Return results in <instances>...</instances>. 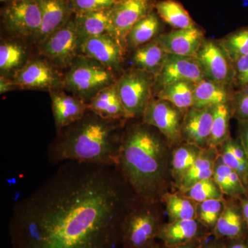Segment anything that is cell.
<instances>
[{"label": "cell", "instance_id": "cell-1", "mask_svg": "<svg viewBox=\"0 0 248 248\" xmlns=\"http://www.w3.org/2000/svg\"><path fill=\"white\" fill-rule=\"evenodd\" d=\"M138 200L115 166L62 163L15 204L11 248H117L124 218Z\"/></svg>", "mask_w": 248, "mask_h": 248}, {"label": "cell", "instance_id": "cell-2", "mask_svg": "<svg viewBox=\"0 0 248 248\" xmlns=\"http://www.w3.org/2000/svg\"><path fill=\"white\" fill-rule=\"evenodd\" d=\"M169 146L158 130L143 122L124 129L116 167L140 200L161 202L167 192Z\"/></svg>", "mask_w": 248, "mask_h": 248}, {"label": "cell", "instance_id": "cell-3", "mask_svg": "<svg viewBox=\"0 0 248 248\" xmlns=\"http://www.w3.org/2000/svg\"><path fill=\"white\" fill-rule=\"evenodd\" d=\"M125 120H105L89 110L82 118L58 132L48 147V161L117 166Z\"/></svg>", "mask_w": 248, "mask_h": 248}, {"label": "cell", "instance_id": "cell-4", "mask_svg": "<svg viewBox=\"0 0 248 248\" xmlns=\"http://www.w3.org/2000/svg\"><path fill=\"white\" fill-rule=\"evenodd\" d=\"M159 202L140 200L124 218L121 234L123 248H156L157 235L162 226Z\"/></svg>", "mask_w": 248, "mask_h": 248}, {"label": "cell", "instance_id": "cell-5", "mask_svg": "<svg viewBox=\"0 0 248 248\" xmlns=\"http://www.w3.org/2000/svg\"><path fill=\"white\" fill-rule=\"evenodd\" d=\"M114 73L99 62L79 55L63 77V88L89 104L97 93L115 84Z\"/></svg>", "mask_w": 248, "mask_h": 248}, {"label": "cell", "instance_id": "cell-6", "mask_svg": "<svg viewBox=\"0 0 248 248\" xmlns=\"http://www.w3.org/2000/svg\"><path fill=\"white\" fill-rule=\"evenodd\" d=\"M155 77L133 68L116 81L121 100L129 119L142 117L153 98Z\"/></svg>", "mask_w": 248, "mask_h": 248}, {"label": "cell", "instance_id": "cell-7", "mask_svg": "<svg viewBox=\"0 0 248 248\" xmlns=\"http://www.w3.org/2000/svg\"><path fill=\"white\" fill-rule=\"evenodd\" d=\"M79 47L74 14L64 26L41 44L40 50L52 64L63 68L71 66L79 55Z\"/></svg>", "mask_w": 248, "mask_h": 248}, {"label": "cell", "instance_id": "cell-8", "mask_svg": "<svg viewBox=\"0 0 248 248\" xmlns=\"http://www.w3.org/2000/svg\"><path fill=\"white\" fill-rule=\"evenodd\" d=\"M185 112L166 100L153 97L142 116V122L154 127L167 140L170 146L183 141L182 127Z\"/></svg>", "mask_w": 248, "mask_h": 248}, {"label": "cell", "instance_id": "cell-9", "mask_svg": "<svg viewBox=\"0 0 248 248\" xmlns=\"http://www.w3.org/2000/svg\"><path fill=\"white\" fill-rule=\"evenodd\" d=\"M206 79L232 86L234 63L219 40L205 38L193 57Z\"/></svg>", "mask_w": 248, "mask_h": 248}, {"label": "cell", "instance_id": "cell-10", "mask_svg": "<svg viewBox=\"0 0 248 248\" xmlns=\"http://www.w3.org/2000/svg\"><path fill=\"white\" fill-rule=\"evenodd\" d=\"M2 22L11 33L37 38L42 14L37 0H13L1 11Z\"/></svg>", "mask_w": 248, "mask_h": 248}, {"label": "cell", "instance_id": "cell-11", "mask_svg": "<svg viewBox=\"0 0 248 248\" xmlns=\"http://www.w3.org/2000/svg\"><path fill=\"white\" fill-rule=\"evenodd\" d=\"M15 84L18 89L56 90L63 88V77L49 61L35 59L27 62L14 73Z\"/></svg>", "mask_w": 248, "mask_h": 248}, {"label": "cell", "instance_id": "cell-12", "mask_svg": "<svg viewBox=\"0 0 248 248\" xmlns=\"http://www.w3.org/2000/svg\"><path fill=\"white\" fill-rule=\"evenodd\" d=\"M126 46L112 34L91 37L85 41L79 48V55L99 62L114 72H118L124 62Z\"/></svg>", "mask_w": 248, "mask_h": 248}, {"label": "cell", "instance_id": "cell-13", "mask_svg": "<svg viewBox=\"0 0 248 248\" xmlns=\"http://www.w3.org/2000/svg\"><path fill=\"white\" fill-rule=\"evenodd\" d=\"M204 79L205 77L195 58L169 54L164 66L155 78L154 94L170 84L182 81L197 84Z\"/></svg>", "mask_w": 248, "mask_h": 248}, {"label": "cell", "instance_id": "cell-14", "mask_svg": "<svg viewBox=\"0 0 248 248\" xmlns=\"http://www.w3.org/2000/svg\"><path fill=\"white\" fill-rule=\"evenodd\" d=\"M156 3V0H119L112 8L114 35L125 45L132 28L155 11Z\"/></svg>", "mask_w": 248, "mask_h": 248}, {"label": "cell", "instance_id": "cell-15", "mask_svg": "<svg viewBox=\"0 0 248 248\" xmlns=\"http://www.w3.org/2000/svg\"><path fill=\"white\" fill-rule=\"evenodd\" d=\"M205 39L203 31L195 26L190 29H173L161 33L155 40L168 54L193 58Z\"/></svg>", "mask_w": 248, "mask_h": 248}, {"label": "cell", "instance_id": "cell-16", "mask_svg": "<svg viewBox=\"0 0 248 248\" xmlns=\"http://www.w3.org/2000/svg\"><path fill=\"white\" fill-rule=\"evenodd\" d=\"M213 122V108H190L184 114L183 120V141L203 149L208 148Z\"/></svg>", "mask_w": 248, "mask_h": 248}, {"label": "cell", "instance_id": "cell-17", "mask_svg": "<svg viewBox=\"0 0 248 248\" xmlns=\"http://www.w3.org/2000/svg\"><path fill=\"white\" fill-rule=\"evenodd\" d=\"M52 112L57 132L78 122L89 110V104L82 99L59 91L51 90Z\"/></svg>", "mask_w": 248, "mask_h": 248}, {"label": "cell", "instance_id": "cell-18", "mask_svg": "<svg viewBox=\"0 0 248 248\" xmlns=\"http://www.w3.org/2000/svg\"><path fill=\"white\" fill-rule=\"evenodd\" d=\"M42 14V26L36 38L39 45L74 16L71 0H37Z\"/></svg>", "mask_w": 248, "mask_h": 248}, {"label": "cell", "instance_id": "cell-19", "mask_svg": "<svg viewBox=\"0 0 248 248\" xmlns=\"http://www.w3.org/2000/svg\"><path fill=\"white\" fill-rule=\"evenodd\" d=\"M212 233L197 218L163 223L157 239L166 246L187 244L195 239L209 237Z\"/></svg>", "mask_w": 248, "mask_h": 248}, {"label": "cell", "instance_id": "cell-20", "mask_svg": "<svg viewBox=\"0 0 248 248\" xmlns=\"http://www.w3.org/2000/svg\"><path fill=\"white\" fill-rule=\"evenodd\" d=\"M75 20L80 46L85 41L91 37L108 33L114 35L112 8L86 14H75Z\"/></svg>", "mask_w": 248, "mask_h": 248}, {"label": "cell", "instance_id": "cell-21", "mask_svg": "<svg viewBox=\"0 0 248 248\" xmlns=\"http://www.w3.org/2000/svg\"><path fill=\"white\" fill-rule=\"evenodd\" d=\"M89 107L90 110L105 120L129 119L121 100L116 82L97 93L89 103Z\"/></svg>", "mask_w": 248, "mask_h": 248}, {"label": "cell", "instance_id": "cell-22", "mask_svg": "<svg viewBox=\"0 0 248 248\" xmlns=\"http://www.w3.org/2000/svg\"><path fill=\"white\" fill-rule=\"evenodd\" d=\"M231 86L208 79L195 84L194 103L196 108H213L221 104H231L233 94Z\"/></svg>", "mask_w": 248, "mask_h": 248}, {"label": "cell", "instance_id": "cell-23", "mask_svg": "<svg viewBox=\"0 0 248 248\" xmlns=\"http://www.w3.org/2000/svg\"><path fill=\"white\" fill-rule=\"evenodd\" d=\"M212 235L217 239L223 240L248 238L242 211H240L233 204L226 202Z\"/></svg>", "mask_w": 248, "mask_h": 248}, {"label": "cell", "instance_id": "cell-24", "mask_svg": "<svg viewBox=\"0 0 248 248\" xmlns=\"http://www.w3.org/2000/svg\"><path fill=\"white\" fill-rule=\"evenodd\" d=\"M167 52L156 40H153L133 50V68L146 71L156 78L164 66Z\"/></svg>", "mask_w": 248, "mask_h": 248}, {"label": "cell", "instance_id": "cell-25", "mask_svg": "<svg viewBox=\"0 0 248 248\" xmlns=\"http://www.w3.org/2000/svg\"><path fill=\"white\" fill-rule=\"evenodd\" d=\"M219 152L217 148H205L195 164L183 177L178 188L184 193L197 182L213 177L215 165Z\"/></svg>", "mask_w": 248, "mask_h": 248}, {"label": "cell", "instance_id": "cell-26", "mask_svg": "<svg viewBox=\"0 0 248 248\" xmlns=\"http://www.w3.org/2000/svg\"><path fill=\"white\" fill-rule=\"evenodd\" d=\"M162 19L153 11L132 28L125 39L127 49L134 50L154 40L162 32Z\"/></svg>", "mask_w": 248, "mask_h": 248}, {"label": "cell", "instance_id": "cell-27", "mask_svg": "<svg viewBox=\"0 0 248 248\" xmlns=\"http://www.w3.org/2000/svg\"><path fill=\"white\" fill-rule=\"evenodd\" d=\"M203 150L195 144L184 142L173 151L171 155L170 175L177 187Z\"/></svg>", "mask_w": 248, "mask_h": 248}, {"label": "cell", "instance_id": "cell-28", "mask_svg": "<svg viewBox=\"0 0 248 248\" xmlns=\"http://www.w3.org/2000/svg\"><path fill=\"white\" fill-rule=\"evenodd\" d=\"M155 10L162 21L174 30L190 29L197 26L185 8L176 0L156 1Z\"/></svg>", "mask_w": 248, "mask_h": 248}, {"label": "cell", "instance_id": "cell-29", "mask_svg": "<svg viewBox=\"0 0 248 248\" xmlns=\"http://www.w3.org/2000/svg\"><path fill=\"white\" fill-rule=\"evenodd\" d=\"M223 162L235 171L246 186L248 184V160L241 142L230 138L221 146Z\"/></svg>", "mask_w": 248, "mask_h": 248}, {"label": "cell", "instance_id": "cell-30", "mask_svg": "<svg viewBox=\"0 0 248 248\" xmlns=\"http://www.w3.org/2000/svg\"><path fill=\"white\" fill-rule=\"evenodd\" d=\"M195 84L188 81L174 83L159 90L155 95L186 112L193 106Z\"/></svg>", "mask_w": 248, "mask_h": 248}, {"label": "cell", "instance_id": "cell-31", "mask_svg": "<svg viewBox=\"0 0 248 248\" xmlns=\"http://www.w3.org/2000/svg\"><path fill=\"white\" fill-rule=\"evenodd\" d=\"M161 202L166 205L169 221L191 220L197 218V203L183 194L166 192Z\"/></svg>", "mask_w": 248, "mask_h": 248}, {"label": "cell", "instance_id": "cell-32", "mask_svg": "<svg viewBox=\"0 0 248 248\" xmlns=\"http://www.w3.org/2000/svg\"><path fill=\"white\" fill-rule=\"evenodd\" d=\"M213 177L223 195L239 197L247 192L239 174L223 162L220 155L215 162Z\"/></svg>", "mask_w": 248, "mask_h": 248}, {"label": "cell", "instance_id": "cell-33", "mask_svg": "<svg viewBox=\"0 0 248 248\" xmlns=\"http://www.w3.org/2000/svg\"><path fill=\"white\" fill-rule=\"evenodd\" d=\"M213 122L208 147L218 148L230 138L231 104H221L213 108Z\"/></svg>", "mask_w": 248, "mask_h": 248}, {"label": "cell", "instance_id": "cell-34", "mask_svg": "<svg viewBox=\"0 0 248 248\" xmlns=\"http://www.w3.org/2000/svg\"><path fill=\"white\" fill-rule=\"evenodd\" d=\"M26 49L15 42H4L0 46V70L2 73L17 71L25 65Z\"/></svg>", "mask_w": 248, "mask_h": 248}, {"label": "cell", "instance_id": "cell-35", "mask_svg": "<svg viewBox=\"0 0 248 248\" xmlns=\"http://www.w3.org/2000/svg\"><path fill=\"white\" fill-rule=\"evenodd\" d=\"M232 62L248 55V27L232 32L219 40Z\"/></svg>", "mask_w": 248, "mask_h": 248}, {"label": "cell", "instance_id": "cell-36", "mask_svg": "<svg viewBox=\"0 0 248 248\" xmlns=\"http://www.w3.org/2000/svg\"><path fill=\"white\" fill-rule=\"evenodd\" d=\"M224 199L211 200L197 204V218L212 233L226 205Z\"/></svg>", "mask_w": 248, "mask_h": 248}, {"label": "cell", "instance_id": "cell-37", "mask_svg": "<svg viewBox=\"0 0 248 248\" xmlns=\"http://www.w3.org/2000/svg\"><path fill=\"white\" fill-rule=\"evenodd\" d=\"M182 194L197 203L205 201L223 198V192L213 177L197 182Z\"/></svg>", "mask_w": 248, "mask_h": 248}, {"label": "cell", "instance_id": "cell-38", "mask_svg": "<svg viewBox=\"0 0 248 248\" xmlns=\"http://www.w3.org/2000/svg\"><path fill=\"white\" fill-rule=\"evenodd\" d=\"M75 14H86L109 9L119 0H71Z\"/></svg>", "mask_w": 248, "mask_h": 248}, {"label": "cell", "instance_id": "cell-39", "mask_svg": "<svg viewBox=\"0 0 248 248\" xmlns=\"http://www.w3.org/2000/svg\"><path fill=\"white\" fill-rule=\"evenodd\" d=\"M231 107L233 117L238 121H248V88L234 93Z\"/></svg>", "mask_w": 248, "mask_h": 248}, {"label": "cell", "instance_id": "cell-40", "mask_svg": "<svg viewBox=\"0 0 248 248\" xmlns=\"http://www.w3.org/2000/svg\"><path fill=\"white\" fill-rule=\"evenodd\" d=\"M234 63V81L233 85L239 90L248 88V55L241 57Z\"/></svg>", "mask_w": 248, "mask_h": 248}, {"label": "cell", "instance_id": "cell-41", "mask_svg": "<svg viewBox=\"0 0 248 248\" xmlns=\"http://www.w3.org/2000/svg\"><path fill=\"white\" fill-rule=\"evenodd\" d=\"M239 141L244 148L248 160V121H239Z\"/></svg>", "mask_w": 248, "mask_h": 248}, {"label": "cell", "instance_id": "cell-42", "mask_svg": "<svg viewBox=\"0 0 248 248\" xmlns=\"http://www.w3.org/2000/svg\"><path fill=\"white\" fill-rule=\"evenodd\" d=\"M210 237V236H209ZM209 237L203 238V239H198L187 243V244L179 245L175 246H166L164 244H159L156 248H202L205 241Z\"/></svg>", "mask_w": 248, "mask_h": 248}, {"label": "cell", "instance_id": "cell-43", "mask_svg": "<svg viewBox=\"0 0 248 248\" xmlns=\"http://www.w3.org/2000/svg\"><path fill=\"white\" fill-rule=\"evenodd\" d=\"M17 88L15 84L14 80L9 79L5 77L4 75H1L0 77V93L1 94L10 92Z\"/></svg>", "mask_w": 248, "mask_h": 248}, {"label": "cell", "instance_id": "cell-44", "mask_svg": "<svg viewBox=\"0 0 248 248\" xmlns=\"http://www.w3.org/2000/svg\"><path fill=\"white\" fill-rule=\"evenodd\" d=\"M248 238L225 240L226 248H248Z\"/></svg>", "mask_w": 248, "mask_h": 248}, {"label": "cell", "instance_id": "cell-45", "mask_svg": "<svg viewBox=\"0 0 248 248\" xmlns=\"http://www.w3.org/2000/svg\"><path fill=\"white\" fill-rule=\"evenodd\" d=\"M202 248H226L225 240L217 239L214 237L213 239L208 238L204 243Z\"/></svg>", "mask_w": 248, "mask_h": 248}, {"label": "cell", "instance_id": "cell-46", "mask_svg": "<svg viewBox=\"0 0 248 248\" xmlns=\"http://www.w3.org/2000/svg\"><path fill=\"white\" fill-rule=\"evenodd\" d=\"M241 211H242L243 216H244L246 227H247L248 235V200L243 201L241 203Z\"/></svg>", "mask_w": 248, "mask_h": 248}, {"label": "cell", "instance_id": "cell-47", "mask_svg": "<svg viewBox=\"0 0 248 248\" xmlns=\"http://www.w3.org/2000/svg\"><path fill=\"white\" fill-rule=\"evenodd\" d=\"M13 1V0H1L2 2H10V1Z\"/></svg>", "mask_w": 248, "mask_h": 248}]
</instances>
